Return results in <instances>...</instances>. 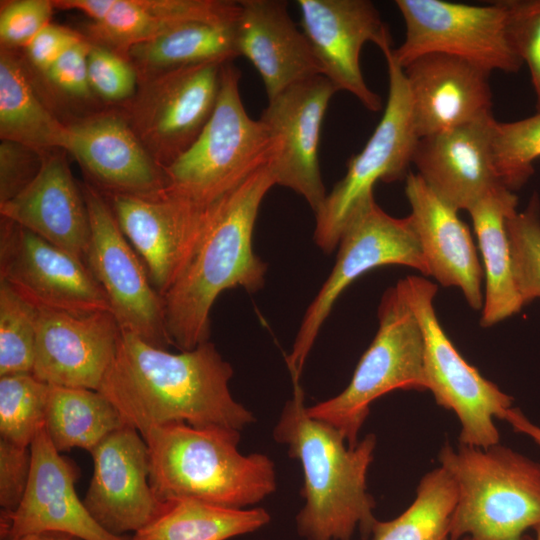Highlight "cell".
Wrapping results in <instances>:
<instances>
[{"instance_id": "cell-27", "label": "cell", "mask_w": 540, "mask_h": 540, "mask_svg": "<svg viewBox=\"0 0 540 540\" xmlns=\"http://www.w3.org/2000/svg\"><path fill=\"white\" fill-rule=\"evenodd\" d=\"M230 0H112L107 15L86 28V39L126 58L128 49L192 22H235ZM127 59V58H126Z\"/></svg>"}, {"instance_id": "cell-17", "label": "cell", "mask_w": 540, "mask_h": 540, "mask_svg": "<svg viewBox=\"0 0 540 540\" xmlns=\"http://www.w3.org/2000/svg\"><path fill=\"white\" fill-rule=\"evenodd\" d=\"M336 92L325 76L308 78L268 100L259 119L278 143L269 163L275 184L302 196L314 213L327 196L319 167V142L328 104Z\"/></svg>"}, {"instance_id": "cell-38", "label": "cell", "mask_w": 540, "mask_h": 540, "mask_svg": "<svg viewBox=\"0 0 540 540\" xmlns=\"http://www.w3.org/2000/svg\"><path fill=\"white\" fill-rule=\"evenodd\" d=\"M87 67L91 91L102 101L121 106L136 93L137 72L130 61L122 55L91 43Z\"/></svg>"}, {"instance_id": "cell-12", "label": "cell", "mask_w": 540, "mask_h": 540, "mask_svg": "<svg viewBox=\"0 0 540 540\" xmlns=\"http://www.w3.org/2000/svg\"><path fill=\"white\" fill-rule=\"evenodd\" d=\"M222 65L186 66L140 80L134 96L119 106L147 152L163 169L192 145L210 119Z\"/></svg>"}, {"instance_id": "cell-6", "label": "cell", "mask_w": 540, "mask_h": 540, "mask_svg": "<svg viewBox=\"0 0 540 540\" xmlns=\"http://www.w3.org/2000/svg\"><path fill=\"white\" fill-rule=\"evenodd\" d=\"M240 77L232 62L222 65L210 119L192 145L164 168L166 192L209 205L275 157L277 139L262 121L253 120L246 112Z\"/></svg>"}, {"instance_id": "cell-44", "label": "cell", "mask_w": 540, "mask_h": 540, "mask_svg": "<svg viewBox=\"0 0 540 540\" xmlns=\"http://www.w3.org/2000/svg\"><path fill=\"white\" fill-rule=\"evenodd\" d=\"M84 37L77 31L50 23L24 48L26 57L43 74L69 47Z\"/></svg>"}, {"instance_id": "cell-28", "label": "cell", "mask_w": 540, "mask_h": 540, "mask_svg": "<svg viewBox=\"0 0 540 540\" xmlns=\"http://www.w3.org/2000/svg\"><path fill=\"white\" fill-rule=\"evenodd\" d=\"M517 196L501 185L469 210L482 257L485 297L480 324L492 326L518 313L524 303L516 288L507 220L516 212Z\"/></svg>"}, {"instance_id": "cell-13", "label": "cell", "mask_w": 540, "mask_h": 540, "mask_svg": "<svg viewBox=\"0 0 540 540\" xmlns=\"http://www.w3.org/2000/svg\"><path fill=\"white\" fill-rule=\"evenodd\" d=\"M91 237L85 263L105 292L120 329L161 349L173 345L162 296L153 287L139 255L121 231L107 198L81 184Z\"/></svg>"}, {"instance_id": "cell-42", "label": "cell", "mask_w": 540, "mask_h": 540, "mask_svg": "<svg viewBox=\"0 0 540 540\" xmlns=\"http://www.w3.org/2000/svg\"><path fill=\"white\" fill-rule=\"evenodd\" d=\"M32 467L30 447L15 445L0 438V506L13 512L27 489Z\"/></svg>"}, {"instance_id": "cell-20", "label": "cell", "mask_w": 540, "mask_h": 540, "mask_svg": "<svg viewBox=\"0 0 540 540\" xmlns=\"http://www.w3.org/2000/svg\"><path fill=\"white\" fill-rule=\"evenodd\" d=\"M297 5L322 75L337 91H347L366 109L379 111L381 98L367 86L360 66L366 42L380 48L392 41L375 5L369 0H298Z\"/></svg>"}, {"instance_id": "cell-5", "label": "cell", "mask_w": 540, "mask_h": 540, "mask_svg": "<svg viewBox=\"0 0 540 540\" xmlns=\"http://www.w3.org/2000/svg\"><path fill=\"white\" fill-rule=\"evenodd\" d=\"M439 461L457 487L450 540H523L540 526V464L499 443L445 444Z\"/></svg>"}, {"instance_id": "cell-23", "label": "cell", "mask_w": 540, "mask_h": 540, "mask_svg": "<svg viewBox=\"0 0 540 540\" xmlns=\"http://www.w3.org/2000/svg\"><path fill=\"white\" fill-rule=\"evenodd\" d=\"M419 138L491 115L488 70L463 58L429 53L403 67Z\"/></svg>"}, {"instance_id": "cell-11", "label": "cell", "mask_w": 540, "mask_h": 540, "mask_svg": "<svg viewBox=\"0 0 540 540\" xmlns=\"http://www.w3.org/2000/svg\"><path fill=\"white\" fill-rule=\"evenodd\" d=\"M395 5L403 17L405 39L392 54L402 68L429 53L457 56L489 72L514 73L523 65L509 39L503 0L487 5L396 0Z\"/></svg>"}, {"instance_id": "cell-35", "label": "cell", "mask_w": 540, "mask_h": 540, "mask_svg": "<svg viewBox=\"0 0 540 540\" xmlns=\"http://www.w3.org/2000/svg\"><path fill=\"white\" fill-rule=\"evenodd\" d=\"M38 308L0 280V377L33 372Z\"/></svg>"}, {"instance_id": "cell-22", "label": "cell", "mask_w": 540, "mask_h": 540, "mask_svg": "<svg viewBox=\"0 0 540 540\" xmlns=\"http://www.w3.org/2000/svg\"><path fill=\"white\" fill-rule=\"evenodd\" d=\"M491 115L418 139L412 163L418 175L445 203L469 210L501 186L493 149Z\"/></svg>"}, {"instance_id": "cell-49", "label": "cell", "mask_w": 540, "mask_h": 540, "mask_svg": "<svg viewBox=\"0 0 540 540\" xmlns=\"http://www.w3.org/2000/svg\"><path fill=\"white\" fill-rule=\"evenodd\" d=\"M463 540H474V539H472V538H470V537H464Z\"/></svg>"}, {"instance_id": "cell-41", "label": "cell", "mask_w": 540, "mask_h": 540, "mask_svg": "<svg viewBox=\"0 0 540 540\" xmlns=\"http://www.w3.org/2000/svg\"><path fill=\"white\" fill-rule=\"evenodd\" d=\"M42 153L22 144L1 140L0 204L20 193L37 176Z\"/></svg>"}, {"instance_id": "cell-3", "label": "cell", "mask_w": 540, "mask_h": 540, "mask_svg": "<svg viewBox=\"0 0 540 540\" xmlns=\"http://www.w3.org/2000/svg\"><path fill=\"white\" fill-rule=\"evenodd\" d=\"M275 440L288 446L304 474L305 505L296 517L306 540H352L359 529L371 535L375 501L367 492V472L376 447L374 434L350 447L331 425L311 417L301 385L293 383L274 429Z\"/></svg>"}, {"instance_id": "cell-31", "label": "cell", "mask_w": 540, "mask_h": 540, "mask_svg": "<svg viewBox=\"0 0 540 540\" xmlns=\"http://www.w3.org/2000/svg\"><path fill=\"white\" fill-rule=\"evenodd\" d=\"M270 519L263 508L233 509L194 499H173L130 540H228L257 531Z\"/></svg>"}, {"instance_id": "cell-9", "label": "cell", "mask_w": 540, "mask_h": 540, "mask_svg": "<svg viewBox=\"0 0 540 540\" xmlns=\"http://www.w3.org/2000/svg\"><path fill=\"white\" fill-rule=\"evenodd\" d=\"M397 288L412 309L424 341V369L438 405L456 413L461 444L487 448L499 443L494 418L504 419L513 399L466 362L443 330L434 309L437 286L407 276Z\"/></svg>"}, {"instance_id": "cell-45", "label": "cell", "mask_w": 540, "mask_h": 540, "mask_svg": "<svg viewBox=\"0 0 540 540\" xmlns=\"http://www.w3.org/2000/svg\"><path fill=\"white\" fill-rule=\"evenodd\" d=\"M55 10H77L91 22L101 21L110 10L112 0H52Z\"/></svg>"}, {"instance_id": "cell-32", "label": "cell", "mask_w": 540, "mask_h": 540, "mask_svg": "<svg viewBox=\"0 0 540 540\" xmlns=\"http://www.w3.org/2000/svg\"><path fill=\"white\" fill-rule=\"evenodd\" d=\"M126 425L98 390L49 385L44 428L59 451L89 452L107 435Z\"/></svg>"}, {"instance_id": "cell-16", "label": "cell", "mask_w": 540, "mask_h": 540, "mask_svg": "<svg viewBox=\"0 0 540 540\" xmlns=\"http://www.w3.org/2000/svg\"><path fill=\"white\" fill-rule=\"evenodd\" d=\"M105 197L121 231L141 257L153 287L163 298L189 262L211 204L200 205L168 192L151 198Z\"/></svg>"}, {"instance_id": "cell-47", "label": "cell", "mask_w": 540, "mask_h": 540, "mask_svg": "<svg viewBox=\"0 0 540 540\" xmlns=\"http://www.w3.org/2000/svg\"><path fill=\"white\" fill-rule=\"evenodd\" d=\"M19 540H83V539L73 536V535L65 534V533L44 532V533L29 535Z\"/></svg>"}, {"instance_id": "cell-33", "label": "cell", "mask_w": 540, "mask_h": 540, "mask_svg": "<svg viewBox=\"0 0 540 540\" xmlns=\"http://www.w3.org/2000/svg\"><path fill=\"white\" fill-rule=\"evenodd\" d=\"M452 476L438 467L420 481L416 498L400 516L373 525V540H449L457 504Z\"/></svg>"}, {"instance_id": "cell-43", "label": "cell", "mask_w": 540, "mask_h": 540, "mask_svg": "<svg viewBox=\"0 0 540 540\" xmlns=\"http://www.w3.org/2000/svg\"><path fill=\"white\" fill-rule=\"evenodd\" d=\"M90 41L84 37L69 47L43 73L49 83L58 91L80 99H86L93 94L89 85L87 56Z\"/></svg>"}, {"instance_id": "cell-2", "label": "cell", "mask_w": 540, "mask_h": 540, "mask_svg": "<svg viewBox=\"0 0 540 540\" xmlns=\"http://www.w3.org/2000/svg\"><path fill=\"white\" fill-rule=\"evenodd\" d=\"M274 185L267 164L211 203L189 262L163 296L167 332L181 351L209 341L210 311L220 293L263 286L266 264L255 255L252 239L261 202Z\"/></svg>"}, {"instance_id": "cell-1", "label": "cell", "mask_w": 540, "mask_h": 540, "mask_svg": "<svg viewBox=\"0 0 540 540\" xmlns=\"http://www.w3.org/2000/svg\"><path fill=\"white\" fill-rule=\"evenodd\" d=\"M232 375L231 365L210 341L175 354L121 330L98 391L141 435L171 423L240 432L254 416L231 395Z\"/></svg>"}, {"instance_id": "cell-40", "label": "cell", "mask_w": 540, "mask_h": 540, "mask_svg": "<svg viewBox=\"0 0 540 540\" xmlns=\"http://www.w3.org/2000/svg\"><path fill=\"white\" fill-rule=\"evenodd\" d=\"M55 8L52 0H2L0 5L1 48H25L50 24Z\"/></svg>"}, {"instance_id": "cell-48", "label": "cell", "mask_w": 540, "mask_h": 540, "mask_svg": "<svg viewBox=\"0 0 540 540\" xmlns=\"http://www.w3.org/2000/svg\"><path fill=\"white\" fill-rule=\"evenodd\" d=\"M537 531V540H540V526L536 528Z\"/></svg>"}, {"instance_id": "cell-24", "label": "cell", "mask_w": 540, "mask_h": 540, "mask_svg": "<svg viewBox=\"0 0 540 540\" xmlns=\"http://www.w3.org/2000/svg\"><path fill=\"white\" fill-rule=\"evenodd\" d=\"M66 155L63 149L43 153L37 176L0 204V215L85 262L91 237L89 213Z\"/></svg>"}, {"instance_id": "cell-25", "label": "cell", "mask_w": 540, "mask_h": 540, "mask_svg": "<svg viewBox=\"0 0 540 540\" xmlns=\"http://www.w3.org/2000/svg\"><path fill=\"white\" fill-rule=\"evenodd\" d=\"M405 193L408 216L418 237L429 276L444 287H458L474 310L483 308L484 272L467 225L458 211L441 200L418 175L409 171Z\"/></svg>"}, {"instance_id": "cell-30", "label": "cell", "mask_w": 540, "mask_h": 540, "mask_svg": "<svg viewBox=\"0 0 540 540\" xmlns=\"http://www.w3.org/2000/svg\"><path fill=\"white\" fill-rule=\"evenodd\" d=\"M237 21V20H236ZM235 22H192L130 47L126 58L140 80L176 68L231 62L238 55Z\"/></svg>"}, {"instance_id": "cell-26", "label": "cell", "mask_w": 540, "mask_h": 540, "mask_svg": "<svg viewBox=\"0 0 540 540\" xmlns=\"http://www.w3.org/2000/svg\"><path fill=\"white\" fill-rule=\"evenodd\" d=\"M236 48L260 74L268 100L295 83L322 75L303 31L282 0H240Z\"/></svg>"}, {"instance_id": "cell-10", "label": "cell", "mask_w": 540, "mask_h": 540, "mask_svg": "<svg viewBox=\"0 0 540 540\" xmlns=\"http://www.w3.org/2000/svg\"><path fill=\"white\" fill-rule=\"evenodd\" d=\"M336 263L307 308L291 352L286 357L293 383L299 382L305 361L341 293L364 273L384 265H404L429 276L418 237L409 217L395 218L375 199L349 221L340 241Z\"/></svg>"}, {"instance_id": "cell-34", "label": "cell", "mask_w": 540, "mask_h": 540, "mask_svg": "<svg viewBox=\"0 0 540 540\" xmlns=\"http://www.w3.org/2000/svg\"><path fill=\"white\" fill-rule=\"evenodd\" d=\"M48 389L31 373L0 377L1 439L30 447L44 426Z\"/></svg>"}, {"instance_id": "cell-37", "label": "cell", "mask_w": 540, "mask_h": 540, "mask_svg": "<svg viewBox=\"0 0 540 540\" xmlns=\"http://www.w3.org/2000/svg\"><path fill=\"white\" fill-rule=\"evenodd\" d=\"M513 275L524 305L540 298V201L535 193L528 206L507 220Z\"/></svg>"}, {"instance_id": "cell-7", "label": "cell", "mask_w": 540, "mask_h": 540, "mask_svg": "<svg viewBox=\"0 0 540 540\" xmlns=\"http://www.w3.org/2000/svg\"><path fill=\"white\" fill-rule=\"evenodd\" d=\"M378 319V331L348 386L338 395L307 407L311 417L337 429L350 447L359 442L358 433L373 401L398 389L428 390L422 331L396 285L384 292Z\"/></svg>"}, {"instance_id": "cell-29", "label": "cell", "mask_w": 540, "mask_h": 540, "mask_svg": "<svg viewBox=\"0 0 540 540\" xmlns=\"http://www.w3.org/2000/svg\"><path fill=\"white\" fill-rule=\"evenodd\" d=\"M0 138L40 153L66 151L67 128L39 98L15 50L0 49Z\"/></svg>"}, {"instance_id": "cell-36", "label": "cell", "mask_w": 540, "mask_h": 540, "mask_svg": "<svg viewBox=\"0 0 540 540\" xmlns=\"http://www.w3.org/2000/svg\"><path fill=\"white\" fill-rule=\"evenodd\" d=\"M495 167L503 186L520 189L533 175L540 158V111L513 122H495L493 139Z\"/></svg>"}, {"instance_id": "cell-39", "label": "cell", "mask_w": 540, "mask_h": 540, "mask_svg": "<svg viewBox=\"0 0 540 540\" xmlns=\"http://www.w3.org/2000/svg\"><path fill=\"white\" fill-rule=\"evenodd\" d=\"M511 45L527 64L540 111V0H503Z\"/></svg>"}, {"instance_id": "cell-14", "label": "cell", "mask_w": 540, "mask_h": 540, "mask_svg": "<svg viewBox=\"0 0 540 540\" xmlns=\"http://www.w3.org/2000/svg\"><path fill=\"white\" fill-rule=\"evenodd\" d=\"M0 280L38 309L73 314L111 311L86 263L20 225L1 218Z\"/></svg>"}, {"instance_id": "cell-15", "label": "cell", "mask_w": 540, "mask_h": 540, "mask_svg": "<svg viewBox=\"0 0 540 540\" xmlns=\"http://www.w3.org/2000/svg\"><path fill=\"white\" fill-rule=\"evenodd\" d=\"M66 152L105 196L158 197L168 183L119 106L66 122Z\"/></svg>"}, {"instance_id": "cell-46", "label": "cell", "mask_w": 540, "mask_h": 540, "mask_svg": "<svg viewBox=\"0 0 540 540\" xmlns=\"http://www.w3.org/2000/svg\"><path fill=\"white\" fill-rule=\"evenodd\" d=\"M504 420L508 421L515 431L530 436L540 446V427L531 423L517 408H510Z\"/></svg>"}, {"instance_id": "cell-21", "label": "cell", "mask_w": 540, "mask_h": 540, "mask_svg": "<svg viewBox=\"0 0 540 540\" xmlns=\"http://www.w3.org/2000/svg\"><path fill=\"white\" fill-rule=\"evenodd\" d=\"M120 334L111 311L73 314L38 309L32 374L48 385L98 390Z\"/></svg>"}, {"instance_id": "cell-8", "label": "cell", "mask_w": 540, "mask_h": 540, "mask_svg": "<svg viewBox=\"0 0 540 540\" xmlns=\"http://www.w3.org/2000/svg\"><path fill=\"white\" fill-rule=\"evenodd\" d=\"M385 56L389 91L383 116L364 148L347 162V171L315 213L314 240L331 253L352 217L374 200L378 181L405 179L419 139L413 121L403 68L392 54V42L380 47Z\"/></svg>"}, {"instance_id": "cell-19", "label": "cell", "mask_w": 540, "mask_h": 540, "mask_svg": "<svg viewBox=\"0 0 540 540\" xmlns=\"http://www.w3.org/2000/svg\"><path fill=\"white\" fill-rule=\"evenodd\" d=\"M93 474L83 500L88 512L117 536L137 532L164 509L149 483L148 447L142 435L124 425L91 451Z\"/></svg>"}, {"instance_id": "cell-18", "label": "cell", "mask_w": 540, "mask_h": 540, "mask_svg": "<svg viewBox=\"0 0 540 540\" xmlns=\"http://www.w3.org/2000/svg\"><path fill=\"white\" fill-rule=\"evenodd\" d=\"M31 475L24 497L13 512L1 511L2 540L59 532L83 540H130L101 527L75 490L80 470L50 441L44 426L31 445Z\"/></svg>"}, {"instance_id": "cell-4", "label": "cell", "mask_w": 540, "mask_h": 540, "mask_svg": "<svg viewBox=\"0 0 540 540\" xmlns=\"http://www.w3.org/2000/svg\"><path fill=\"white\" fill-rule=\"evenodd\" d=\"M142 437L149 483L162 502L187 498L244 509L276 489L273 461L260 453H240L239 431L171 423L152 427Z\"/></svg>"}]
</instances>
